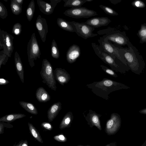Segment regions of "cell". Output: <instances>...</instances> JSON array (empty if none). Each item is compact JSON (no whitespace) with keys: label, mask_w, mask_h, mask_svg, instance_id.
Returning a JSON list of instances; mask_svg holds the SVG:
<instances>
[{"label":"cell","mask_w":146,"mask_h":146,"mask_svg":"<svg viewBox=\"0 0 146 146\" xmlns=\"http://www.w3.org/2000/svg\"><path fill=\"white\" fill-rule=\"evenodd\" d=\"M128 48L119 47V54L126 60L127 65L132 72L138 75L142 72L145 64L137 49L129 40L127 44Z\"/></svg>","instance_id":"1"},{"label":"cell","mask_w":146,"mask_h":146,"mask_svg":"<svg viewBox=\"0 0 146 146\" xmlns=\"http://www.w3.org/2000/svg\"><path fill=\"white\" fill-rule=\"evenodd\" d=\"M86 86L96 95L107 100H109V95L111 93L130 88L123 84L107 78H104L101 81L87 84Z\"/></svg>","instance_id":"2"},{"label":"cell","mask_w":146,"mask_h":146,"mask_svg":"<svg viewBox=\"0 0 146 146\" xmlns=\"http://www.w3.org/2000/svg\"><path fill=\"white\" fill-rule=\"evenodd\" d=\"M100 35L105 34L102 37L104 41L112 42L120 46L127 45L129 40L125 32H121L114 28H109L98 32Z\"/></svg>","instance_id":"3"},{"label":"cell","mask_w":146,"mask_h":146,"mask_svg":"<svg viewBox=\"0 0 146 146\" xmlns=\"http://www.w3.org/2000/svg\"><path fill=\"white\" fill-rule=\"evenodd\" d=\"M40 73L43 80L42 82L52 90L56 91L57 87L54 71L51 64L46 59L42 60Z\"/></svg>","instance_id":"4"},{"label":"cell","mask_w":146,"mask_h":146,"mask_svg":"<svg viewBox=\"0 0 146 146\" xmlns=\"http://www.w3.org/2000/svg\"><path fill=\"white\" fill-rule=\"evenodd\" d=\"M27 54L29 64L33 68L35 65L34 60L40 58L41 53L35 33H33L28 43Z\"/></svg>","instance_id":"5"},{"label":"cell","mask_w":146,"mask_h":146,"mask_svg":"<svg viewBox=\"0 0 146 146\" xmlns=\"http://www.w3.org/2000/svg\"><path fill=\"white\" fill-rule=\"evenodd\" d=\"M92 47L95 53L105 63L108 65L112 70L117 72L125 73V72L121 69L114 59L109 54L102 50L99 45L95 43H92Z\"/></svg>","instance_id":"6"},{"label":"cell","mask_w":146,"mask_h":146,"mask_svg":"<svg viewBox=\"0 0 146 146\" xmlns=\"http://www.w3.org/2000/svg\"><path fill=\"white\" fill-rule=\"evenodd\" d=\"M63 14L67 16L75 19L88 18L98 15L96 11L82 7L68 9Z\"/></svg>","instance_id":"7"},{"label":"cell","mask_w":146,"mask_h":146,"mask_svg":"<svg viewBox=\"0 0 146 146\" xmlns=\"http://www.w3.org/2000/svg\"><path fill=\"white\" fill-rule=\"evenodd\" d=\"M98 41L100 44L99 46L102 50L109 54L114 59L117 58L127 66L126 60L119 54V48L118 46H115L108 41H104L102 37H100Z\"/></svg>","instance_id":"8"},{"label":"cell","mask_w":146,"mask_h":146,"mask_svg":"<svg viewBox=\"0 0 146 146\" xmlns=\"http://www.w3.org/2000/svg\"><path fill=\"white\" fill-rule=\"evenodd\" d=\"M73 25L75 32L79 36L85 39L94 37L98 35V34L93 33L95 28L84 23H79L75 21H70Z\"/></svg>","instance_id":"9"},{"label":"cell","mask_w":146,"mask_h":146,"mask_svg":"<svg viewBox=\"0 0 146 146\" xmlns=\"http://www.w3.org/2000/svg\"><path fill=\"white\" fill-rule=\"evenodd\" d=\"M14 38L11 35L0 29V49H3L9 57H11L14 50Z\"/></svg>","instance_id":"10"},{"label":"cell","mask_w":146,"mask_h":146,"mask_svg":"<svg viewBox=\"0 0 146 146\" xmlns=\"http://www.w3.org/2000/svg\"><path fill=\"white\" fill-rule=\"evenodd\" d=\"M48 3L42 0H37V5L40 10L43 14L46 15L52 14L57 5L61 0H50Z\"/></svg>","instance_id":"11"},{"label":"cell","mask_w":146,"mask_h":146,"mask_svg":"<svg viewBox=\"0 0 146 146\" xmlns=\"http://www.w3.org/2000/svg\"><path fill=\"white\" fill-rule=\"evenodd\" d=\"M35 26L42 41L44 42L48 33V26L46 19L39 15L35 22Z\"/></svg>","instance_id":"12"},{"label":"cell","mask_w":146,"mask_h":146,"mask_svg":"<svg viewBox=\"0 0 146 146\" xmlns=\"http://www.w3.org/2000/svg\"><path fill=\"white\" fill-rule=\"evenodd\" d=\"M81 53V49L79 46L73 44L69 48L66 53V59L70 64L74 62L80 57Z\"/></svg>","instance_id":"13"},{"label":"cell","mask_w":146,"mask_h":146,"mask_svg":"<svg viewBox=\"0 0 146 146\" xmlns=\"http://www.w3.org/2000/svg\"><path fill=\"white\" fill-rule=\"evenodd\" d=\"M121 120L119 115L115 113L111 115V117L107 121L106 127L107 129L111 130L112 133H116L120 128Z\"/></svg>","instance_id":"14"},{"label":"cell","mask_w":146,"mask_h":146,"mask_svg":"<svg viewBox=\"0 0 146 146\" xmlns=\"http://www.w3.org/2000/svg\"><path fill=\"white\" fill-rule=\"evenodd\" d=\"M111 21L107 17H94L87 20L84 23L94 28L108 25Z\"/></svg>","instance_id":"15"},{"label":"cell","mask_w":146,"mask_h":146,"mask_svg":"<svg viewBox=\"0 0 146 146\" xmlns=\"http://www.w3.org/2000/svg\"><path fill=\"white\" fill-rule=\"evenodd\" d=\"M54 73L56 80L62 86L67 83L70 79L69 74L64 69L57 68Z\"/></svg>","instance_id":"16"},{"label":"cell","mask_w":146,"mask_h":146,"mask_svg":"<svg viewBox=\"0 0 146 146\" xmlns=\"http://www.w3.org/2000/svg\"><path fill=\"white\" fill-rule=\"evenodd\" d=\"M14 61L16 71L23 83L24 82V70L23 64L21 58L16 51L15 54Z\"/></svg>","instance_id":"17"},{"label":"cell","mask_w":146,"mask_h":146,"mask_svg":"<svg viewBox=\"0 0 146 146\" xmlns=\"http://www.w3.org/2000/svg\"><path fill=\"white\" fill-rule=\"evenodd\" d=\"M62 104L60 102L54 103L47 111V117L49 122L52 121L61 109Z\"/></svg>","instance_id":"18"},{"label":"cell","mask_w":146,"mask_h":146,"mask_svg":"<svg viewBox=\"0 0 146 146\" xmlns=\"http://www.w3.org/2000/svg\"><path fill=\"white\" fill-rule=\"evenodd\" d=\"M36 97L40 102L45 103L50 100V96L46 91L42 87H40L36 90Z\"/></svg>","instance_id":"19"},{"label":"cell","mask_w":146,"mask_h":146,"mask_svg":"<svg viewBox=\"0 0 146 146\" xmlns=\"http://www.w3.org/2000/svg\"><path fill=\"white\" fill-rule=\"evenodd\" d=\"M56 22L58 26L63 30L70 32H75L74 27L70 21L62 18H58Z\"/></svg>","instance_id":"20"},{"label":"cell","mask_w":146,"mask_h":146,"mask_svg":"<svg viewBox=\"0 0 146 146\" xmlns=\"http://www.w3.org/2000/svg\"><path fill=\"white\" fill-rule=\"evenodd\" d=\"M26 115L22 113H11L6 115L0 118V122H11L18 119L23 118Z\"/></svg>","instance_id":"21"},{"label":"cell","mask_w":146,"mask_h":146,"mask_svg":"<svg viewBox=\"0 0 146 146\" xmlns=\"http://www.w3.org/2000/svg\"><path fill=\"white\" fill-rule=\"evenodd\" d=\"M19 103L20 105L28 112L34 115L38 114L37 110L33 104L25 101H20Z\"/></svg>","instance_id":"22"},{"label":"cell","mask_w":146,"mask_h":146,"mask_svg":"<svg viewBox=\"0 0 146 146\" xmlns=\"http://www.w3.org/2000/svg\"><path fill=\"white\" fill-rule=\"evenodd\" d=\"M64 7L75 8L81 7L86 2V0H63Z\"/></svg>","instance_id":"23"},{"label":"cell","mask_w":146,"mask_h":146,"mask_svg":"<svg viewBox=\"0 0 146 146\" xmlns=\"http://www.w3.org/2000/svg\"><path fill=\"white\" fill-rule=\"evenodd\" d=\"M101 115L97 113L95 111L92 110H89V112L86 118L87 120L95 125H100L99 118Z\"/></svg>","instance_id":"24"},{"label":"cell","mask_w":146,"mask_h":146,"mask_svg":"<svg viewBox=\"0 0 146 146\" xmlns=\"http://www.w3.org/2000/svg\"><path fill=\"white\" fill-rule=\"evenodd\" d=\"M28 125L30 133L32 136L39 142L43 143V141L42 138L35 127L30 122H28Z\"/></svg>","instance_id":"25"},{"label":"cell","mask_w":146,"mask_h":146,"mask_svg":"<svg viewBox=\"0 0 146 146\" xmlns=\"http://www.w3.org/2000/svg\"><path fill=\"white\" fill-rule=\"evenodd\" d=\"M73 115L72 113L69 111L66 113L64 117L60 124L59 128L63 129L68 126L72 120Z\"/></svg>","instance_id":"26"},{"label":"cell","mask_w":146,"mask_h":146,"mask_svg":"<svg viewBox=\"0 0 146 146\" xmlns=\"http://www.w3.org/2000/svg\"><path fill=\"white\" fill-rule=\"evenodd\" d=\"M35 4L34 0H31L27 8L26 11V15L28 20L30 21L32 20L35 13Z\"/></svg>","instance_id":"27"},{"label":"cell","mask_w":146,"mask_h":146,"mask_svg":"<svg viewBox=\"0 0 146 146\" xmlns=\"http://www.w3.org/2000/svg\"><path fill=\"white\" fill-rule=\"evenodd\" d=\"M137 35L140 39V43H146V24L144 23L141 25Z\"/></svg>","instance_id":"28"},{"label":"cell","mask_w":146,"mask_h":146,"mask_svg":"<svg viewBox=\"0 0 146 146\" xmlns=\"http://www.w3.org/2000/svg\"><path fill=\"white\" fill-rule=\"evenodd\" d=\"M51 52L52 57L56 59L59 57V50L56 41L53 39L52 42L51 47Z\"/></svg>","instance_id":"29"},{"label":"cell","mask_w":146,"mask_h":146,"mask_svg":"<svg viewBox=\"0 0 146 146\" xmlns=\"http://www.w3.org/2000/svg\"><path fill=\"white\" fill-rule=\"evenodd\" d=\"M10 7L13 13L15 15H18L22 11V6L15 2L13 0H11Z\"/></svg>","instance_id":"30"},{"label":"cell","mask_w":146,"mask_h":146,"mask_svg":"<svg viewBox=\"0 0 146 146\" xmlns=\"http://www.w3.org/2000/svg\"><path fill=\"white\" fill-rule=\"evenodd\" d=\"M99 7L107 14L112 16H117L118 15V13L109 7L101 5H99Z\"/></svg>","instance_id":"31"},{"label":"cell","mask_w":146,"mask_h":146,"mask_svg":"<svg viewBox=\"0 0 146 146\" xmlns=\"http://www.w3.org/2000/svg\"><path fill=\"white\" fill-rule=\"evenodd\" d=\"M22 31V26L20 23H17L13 26L12 33L16 35H19Z\"/></svg>","instance_id":"32"},{"label":"cell","mask_w":146,"mask_h":146,"mask_svg":"<svg viewBox=\"0 0 146 146\" xmlns=\"http://www.w3.org/2000/svg\"><path fill=\"white\" fill-rule=\"evenodd\" d=\"M9 57V56L4 53L3 50L0 52V69L2 65L5 64Z\"/></svg>","instance_id":"33"},{"label":"cell","mask_w":146,"mask_h":146,"mask_svg":"<svg viewBox=\"0 0 146 146\" xmlns=\"http://www.w3.org/2000/svg\"><path fill=\"white\" fill-rule=\"evenodd\" d=\"M8 16L7 9L3 4L0 2V17L3 19L6 18Z\"/></svg>","instance_id":"34"},{"label":"cell","mask_w":146,"mask_h":146,"mask_svg":"<svg viewBox=\"0 0 146 146\" xmlns=\"http://www.w3.org/2000/svg\"><path fill=\"white\" fill-rule=\"evenodd\" d=\"M106 74L115 78L118 76L111 69L102 65L100 66Z\"/></svg>","instance_id":"35"},{"label":"cell","mask_w":146,"mask_h":146,"mask_svg":"<svg viewBox=\"0 0 146 146\" xmlns=\"http://www.w3.org/2000/svg\"><path fill=\"white\" fill-rule=\"evenodd\" d=\"M5 127L7 128H11L13 127V126L9 123H5L4 122H0V134H2L4 133Z\"/></svg>","instance_id":"36"},{"label":"cell","mask_w":146,"mask_h":146,"mask_svg":"<svg viewBox=\"0 0 146 146\" xmlns=\"http://www.w3.org/2000/svg\"><path fill=\"white\" fill-rule=\"evenodd\" d=\"M132 5L137 8H143L145 6V3L140 0H136L133 1L131 3Z\"/></svg>","instance_id":"37"},{"label":"cell","mask_w":146,"mask_h":146,"mask_svg":"<svg viewBox=\"0 0 146 146\" xmlns=\"http://www.w3.org/2000/svg\"><path fill=\"white\" fill-rule=\"evenodd\" d=\"M41 125L42 127L48 131H51L53 128L52 124L48 122H43L41 124Z\"/></svg>","instance_id":"38"},{"label":"cell","mask_w":146,"mask_h":146,"mask_svg":"<svg viewBox=\"0 0 146 146\" xmlns=\"http://www.w3.org/2000/svg\"><path fill=\"white\" fill-rule=\"evenodd\" d=\"M53 138L55 140L60 142H64L66 141L65 137L62 134H58L54 136Z\"/></svg>","instance_id":"39"},{"label":"cell","mask_w":146,"mask_h":146,"mask_svg":"<svg viewBox=\"0 0 146 146\" xmlns=\"http://www.w3.org/2000/svg\"><path fill=\"white\" fill-rule=\"evenodd\" d=\"M9 83V81L3 78H0V85H5L8 84Z\"/></svg>","instance_id":"40"},{"label":"cell","mask_w":146,"mask_h":146,"mask_svg":"<svg viewBox=\"0 0 146 146\" xmlns=\"http://www.w3.org/2000/svg\"><path fill=\"white\" fill-rule=\"evenodd\" d=\"M13 1L17 3V4L21 6H22V5L23 4L24 0H13Z\"/></svg>","instance_id":"41"},{"label":"cell","mask_w":146,"mask_h":146,"mask_svg":"<svg viewBox=\"0 0 146 146\" xmlns=\"http://www.w3.org/2000/svg\"><path fill=\"white\" fill-rule=\"evenodd\" d=\"M110 2L114 5H115L118 3L120 2L121 1L119 0H108Z\"/></svg>","instance_id":"42"},{"label":"cell","mask_w":146,"mask_h":146,"mask_svg":"<svg viewBox=\"0 0 146 146\" xmlns=\"http://www.w3.org/2000/svg\"><path fill=\"white\" fill-rule=\"evenodd\" d=\"M139 112L140 113L146 114V108L142 109L139 110Z\"/></svg>","instance_id":"43"},{"label":"cell","mask_w":146,"mask_h":146,"mask_svg":"<svg viewBox=\"0 0 146 146\" xmlns=\"http://www.w3.org/2000/svg\"><path fill=\"white\" fill-rule=\"evenodd\" d=\"M21 146H28L27 141V140H24Z\"/></svg>","instance_id":"44"},{"label":"cell","mask_w":146,"mask_h":146,"mask_svg":"<svg viewBox=\"0 0 146 146\" xmlns=\"http://www.w3.org/2000/svg\"><path fill=\"white\" fill-rule=\"evenodd\" d=\"M24 140H21L16 146H21Z\"/></svg>","instance_id":"45"},{"label":"cell","mask_w":146,"mask_h":146,"mask_svg":"<svg viewBox=\"0 0 146 146\" xmlns=\"http://www.w3.org/2000/svg\"><path fill=\"white\" fill-rule=\"evenodd\" d=\"M141 146H146V140Z\"/></svg>","instance_id":"46"},{"label":"cell","mask_w":146,"mask_h":146,"mask_svg":"<svg viewBox=\"0 0 146 146\" xmlns=\"http://www.w3.org/2000/svg\"><path fill=\"white\" fill-rule=\"evenodd\" d=\"M86 2H90L93 1V0H86Z\"/></svg>","instance_id":"47"},{"label":"cell","mask_w":146,"mask_h":146,"mask_svg":"<svg viewBox=\"0 0 146 146\" xmlns=\"http://www.w3.org/2000/svg\"><path fill=\"white\" fill-rule=\"evenodd\" d=\"M4 1H7V0H4Z\"/></svg>","instance_id":"48"}]
</instances>
